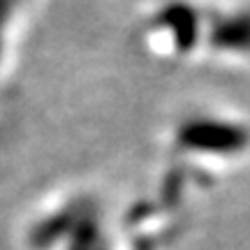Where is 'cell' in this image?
<instances>
[{"instance_id": "obj_1", "label": "cell", "mask_w": 250, "mask_h": 250, "mask_svg": "<svg viewBox=\"0 0 250 250\" xmlns=\"http://www.w3.org/2000/svg\"><path fill=\"white\" fill-rule=\"evenodd\" d=\"M215 42L227 49H250V9H241L236 14L223 17V21L215 28Z\"/></svg>"}]
</instances>
